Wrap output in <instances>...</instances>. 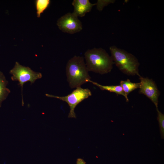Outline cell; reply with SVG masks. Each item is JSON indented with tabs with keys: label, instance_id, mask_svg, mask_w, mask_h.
Segmentation results:
<instances>
[{
	"label": "cell",
	"instance_id": "cell-4",
	"mask_svg": "<svg viewBox=\"0 0 164 164\" xmlns=\"http://www.w3.org/2000/svg\"><path fill=\"white\" fill-rule=\"evenodd\" d=\"M9 73L12 75L11 77L12 80L18 81V85L21 87L22 104L23 105L22 90L24 84L28 82H30L31 84L34 83L36 80L42 77V74L40 72L34 71L29 67L22 66L17 62Z\"/></svg>",
	"mask_w": 164,
	"mask_h": 164
},
{
	"label": "cell",
	"instance_id": "cell-1",
	"mask_svg": "<svg viewBox=\"0 0 164 164\" xmlns=\"http://www.w3.org/2000/svg\"><path fill=\"white\" fill-rule=\"evenodd\" d=\"M84 58L89 71L101 74L110 72L114 64L111 56L101 48L87 50L84 53Z\"/></svg>",
	"mask_w": 164,
	"mask_h": 164
},
{
	"label": "cell",
	"instance_id": "cell-10",
	"mask_svg": "<svg viewBox=\"0 0 164 164\" xmlns=\"http://www.w3.org/2000/svg\"><path fill=\"white\" fill-rule=\"evenodd\" d=\"M8 81L2 72L0 71V106L2 102L5 99L10 92L6 87Z\"/></svg>",
	"mask_w": 164,
	"mask_h": 164
},
{
	"label": "cell",
	"instance_id": "cell-2",
	"mask_svg": "<svg viewBox=\"0 0 164 164\" xmlns=\"http://www.w3.org/2000/svg\"><path fill=\"white\" fill-rule=\"evenodd\" d=\"M66 72L67 80L71 88L81 87L91 80L83 57L75 56L70 59L66 65Z\"/></svg>",
	"mask_w": 164,
	"mask_h": 164
},
{
	"label": "cell",
	"instance_id": "cell-5",
	"mask_svg": "<svg viewBox=\"0 0 164 164\" xmlns=\"http://www.w3.org/2000/svg\"><path fill=\"white\" fill-rule=\"evenodd\" d=\"M92 93L88 88H83L78 87L69 94L64 96H59L46 94V97L56 98L66 102L68 104L70 111L68 114L69 118H76L74 109L76 106L84 100L91 96Z\"/></svg>",
	"mask_w": 164,
	"mask_h": 164
},
{
	"label": "cell",
	"instance_id": "cell-13",
	"mask_svg": "<svg viewBox=\"0 0 164 164\" xmlns=\"http://www.w3.org/2000/svg\"><path fill=\"white\" fill-rule=\"evenodd\" d=\"M157 112V120L158 121L161 138H164V114L156 109Z\"/></svg>",
	"mask_w": 164,
	"mask_h": 164
},
{
	"label": "cell",
	"instance_id": "cell-14",
	"mask_svg": "<svg viewBox=\"0 0 164 164\" xmlns=\"http://www.w3.org/2000/svg\"><path fill=\"white\" fill-rule=\"evenodd\" d=\"M115 2V0H98L95 3V5L97 10L101 11L104 7L110 4L114 3Z\"/></svg>",
	"mask_w": 164,
	"mask_h": 164
},
{
	"label": "cell",
	"instance_id": "cell-9",
	"mask_svg": "<svg viewBox=\"0 0 164 164\" xmlns=\"http://www.w3.org/2000/svg\"><path fill=\"white\" fill-rule=\"evenodd\" d=\"M120 85L125 95V98L127 102L129 101L128 95L133 91L140 87V83H134L131 82L129 79L125 80H121Z\"/></svg>",
	"mask_w": 164,
	"mask_h": 164
},
{
	"label": "cell",
	"instance_id": "cell-3",
	"mask_svg": "<svg viewBox=\"0 0 164 164\" xmlns=\"http://www.w3.org/2000/svg\"><path fill=\"white\" fill-rule=\"evenodd\" d=\"M111 57L116 66L124 73L128 75H140V65L137 58L124 50L113 45L109 47Z\"/></svg>",
	"mask_w": 164,
	"mask_h": 164
},
{
	"label": "cell",
	"instance_id": "cell-7",
	"mask_svg": "<svg viewBox=\"0 0 164 164\" xmlns=\"http://www.w3.org/2000/svg\"><path fill=\"white\" fill-rule=\"evenodd\" d=\"M140 80L139 93L142 94L149 99L158 108L160 92L157 85L152 79L139 76Z\"/></svg>",
	"mask_w": 164,
	"mask_h": 164
},
{
	"label": "cell",
	"instance_id": "cell-15",
	"mask_svg": "<svg viewBox=\"0 0 164 164\" xmlns=\"http://www.w3.org/2000/svg\"><path fill=\"white\" fill-rule=\"evenodd\" d=\"M76 164H86V162L83 159L79 158L77 159Z\"/></svg>",
	"mask_w": 164,
	"mask_h": 164
},
{
	"label": "cell",
	"instance_id": "cell-11",
	"mask_svg": "<svg viewBox=\"0 0 164 164\" xmlns=\"http://www.w3.org/2000/svg\"><path fill=\"white\" fill-rule=\"evenodd\" d=\"M96 85L102 90H106L110 92H113L117 94L123 95L125 98V95L121 86L117 85H103L91 80L90 81Z\"/></svg>",
	"mask_w": 164,
	"mask_h": 164
},
{
	"label": "cell",
	"instance_id": "cell-12",
	"mask_svg": "<svg viewBox=\"0 0 164 164\" xmlns=\"http://www.w3.org/2000/svg\"><path fill=\"white\" fill-rule=\"evenodd\" d=\"M50 2V0H36L35 1L37 17H40L41 14L48 7Z\"/></svg>",
	"mask_w": 164,
	"mask_h": 164
},
{
	"label": "cell",
	"instance_id": "cell-8",
	"mask_svg": "<svg viewBox=\"0 0 164 164\" xmlns=\"http://www.w3.org/2000/svg\"><path fill=\"white\" fill-rule=\"evenodd\" d=\"M72 5L74 7L73 13L78 17H83L91 11L95 3L92 4L89 0H74Z\"/></svg>",
	"mask_w": 164,
	"mask_h": 164
},
{
	"label": "cell",
	"instance_id": "cell-6",
	"mask_svg": "<svg viewBox=\"0 0 164 164\" xmlns=\"http://www.w3.org/2000/svg\"><path fill=\"white\" fill-rule=\"evenodd\" d=\"M57 25L63 32L73 34L82 29V25L78 17L73 12L67 13L57 20Z\"/></svg>",
	"mask_w": 164,
	"mask_h": 164
}]
</instances>
